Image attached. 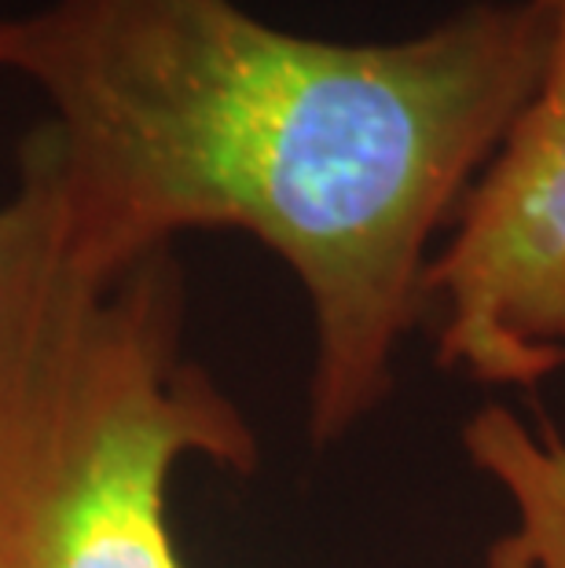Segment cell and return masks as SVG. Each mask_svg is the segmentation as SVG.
Segmentation results:
<instances>
[{
  "label": "cell",
  "mask_w": 565,
  "mask_h": 568,
  "mask_svg": "<svg viewBox=\"0 0 565 568\" xmlns=\"http://www.w3.org/2000/svg\"><path fill=\"white\" fill-rule=\"evenodd\" d=\"M188 458L250 474L261 452L188 353L176 246L92 243L22 140L0 202V568H188L170 528Z\"/></svg>",
  "instance_id": "cell-2"
},
{
  "label": "cell",
  "mask_w": 565,
  "mask_h": 568,
  "mask_svg": "<svg viewBox=\"0 0 565 568\" xmlns=\"http://www.w3.org/2000/svg\"><path fill=\"white\" fill-rule=\"evenodd\" d=\"M533 0H471L396 41L283 30L239 0H44L0 16V74L70 221L125 257L188 232L272 250L312 312L309 433L396 385L437 239L544 67Z\"/></svg>",
  "instance_id": "cell-1"
},
{
  "label": "cell",
  "mask_w": 565,
  "mask_h": 568,
  "mask_svg": "<svg viewBox=\"0 0 565 568\" xmlns=\"http://www.w3.org/2000/svg\"><path fill=\"white\" fill-rule=\"evenodd\" d=\"M471 463L507 491L518 528L488 554V568H565V444L536 437L507 407H485L463 429Z\"/></svg>",
  "instance_id": "cell-4"
},
{
  "label": "cell",
  "mask_w": 565,
  "mask_h": 568,
  "mask_svg": "<svg viewBox=\"0 0 565 568\" xmlns=\"http://www.w3.org/2000/svg\"><path fill=\"white\" fill-rule=\"evenodd\" d=\"M544 16V67L426 272L437 367L533 389L565 367V0Z\"/></svg>",
  "instance_id": "cell-3"
}]
</instances>
